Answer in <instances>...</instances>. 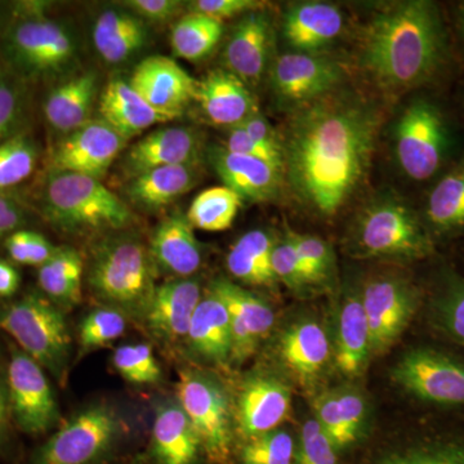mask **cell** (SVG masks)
Masks as SVG:
<instances>
[{
  "mask_svg": "<svg viewBox=\"0 0 464 464\" xmlns=\"http://www.w3.org/2000/svg\"><path fill=\"white\" fill-rule=\"evenodd\" d=\"M380 124L371 105L341 94L297 108L282 146L284 170L299 199L320 215H335L364 181Z\"/></svg>",
  "mask_w": 464,
  "mask_h": 464,
  "instance_id": "1",
  "label": "cell"
},
{
  "mask_svg": "<svg viewBox=\"0 0 464 464\" xmlns=\"http://www.w3.org/2000/svg\"><path fill=\"white\" fill-rule=\"evenodd\" d=\"M447 53V33L438 5L408 0L375 14L366 27L362 60L382 87L404 91L431 81Z\"/></svg>",
  "mask_w": 464,
  "mask_h": 464,
  "instance_id": "2",
  "label": "cell"
},
{
  "mask_svg": "<svg viewBox=\"0 0 464 464\" xmlns=\"http://www.w3.org/2000/svg\"><path fill=\"white\" fill-rule=\"evenodd\" d=\"M136 458L121 415L114 406L99 402L61 424L21 464H134Z\"/></svg>",
  "mask_w": 464,
  "mask_h": 464,
  "instance_id": "3",
  "label": "cell"
},
{
  "mask_svg": "<svg viewBox=\"0 0 464 464\" xmlns=\"http://www.w3.org/2000/svg\"><path fill=\"white\" fill-rule=\"evenodd\" d=\"M154 266L149 249L136 237H108L94 250L88 285L109 307L142 320L158 286Z\"/></svg>",
  "mask_w": 464,
  "mask_h": 464,
  "instance_id": "4",
  "label": "cell"
},
{
  "mask_svg": "<svg viewBox=\"0 0 464 464\" xmlns=\"http://www.w3.org/2000/svg\"><path fill=\"white\" fill-rule=\"evenodd\" d=\"M48 219L67 232L115 231L132 224V210L99 179L52 172L43 191Z\"/></svg>",
  "mask_w": 464,
  "mask_h": 464,
  "instance_id": "5",
  "label": "cell"
},
{
  "mask_svg": "<svg viewBox=\"0 0 464 464\" xmlns=\"http://www.w3.org/2000/svg\"><path fill=\"white\" fill-rule=\"evenodd\" d=\"M0 331L11 335L23 353L63 383L72 338L61 307L44 295L27 293L0 308Z\"/></svg>",
  "mask_w": 464,
  "mask_h": 464,
  "instance_id": "6",
  "label": "cell"
},
{
  "mask_svg": "<svg viewBox=\"0 0 464 464\" xmlns=\"http://www.w3.org/2000/svg\"><path fill=\"white\" fill-rule=\"evenodd\" d=\"M177 401L197 432L204 458L227 464L234 457V411L225 387L203 372L185 369L177 383Z\"/></svg>",
  "mask_w": 464,
  "mask_h": 464,
  "instance_id": "7",
  "label": "cell"
},
{
  "mask_svg": "<svg viewBox=\"0 0 464 464\" xmlns=\"http://www.w3.org/2000/svg\"><path fill=\"white\" fill-rule=\"evenodd\" d=\"M353 246L362 257L402 261L426 258L432 240L413 210L398 200H380L366 208L353 231Z\"/></svg>",
  "mask_w": 464,
  "mask_h": 464,
  "instance_id": "8",
  "label": "cell"
},
{
  "mask_svg": "<svg viewBox=\"0 0 464 464\" xmlns=\"http://www.w3.org/2000/svg\"><path fill=\"white\" fill-rule=\"evenodd\" d=\"M76 51L72 33L42 14L17 21L5 35L7 65L24 79L63 72L75 60Z\"/></svg>",
  "mask_w": 464,
  "mask_h": 464,
  "instance_id": "9",
  "label": "cell"
},
{
  "mask_svg": "<svg viewBox=\"0 0 464 464\" xmlns=\"http://www.w3.org/2000/svg\"><path fill=\"white\" fill-rule=\"evenodd\" d=\"M395 130L400 168L415 181L431 179L444 163L450 145L441 110L430 101H414L400 116Z\"/></svg>",
  "mask_w": 464,
  "mask_h": 464,
  "instance_id": "10",
  "label": "cell"
},
{
  "mask_svg": "<svg viewBox=\"0 0 464 464\" xmlns=\"http://www.w3.org/2000/svg\"><path fill=\"white\" fill-rule=\"evenodd\" d=\"M5 383L14 427L29 436L56 429L60 411L45 371L17 346L11 348Z\"/></svg>",
  "mask_w": 464,
  "mask_h": 464,
  "instance_id": "11",
  "label": "cell"
},
{
  "mask_svg": "<svg viewBox=\"0 0 464 464\" xmlns=\"http://www.w3.org/2000/svg\"><path fill=\"white\" fill-rule=\"evenodd\" d=\"M391 377L420 401L464 405V362L441 351L427 347L408 351L393 366Z\"/></svg>",
  "mask_w": 464,
  "mask_h": 464,
  "instance_id": "12",
  "label": "cell"
},
{
  "mask_svg": "<svg viewBox=\"0 0 464 464\" xmlns=\"http://www.w3.org/2000/svg\"><path fill=\"white\" fill-rule=\"evenodd\" d=\"M372 355L389 351L408 328L420 304L414 284L396 274L378 275L362 292Z\"/></svg>",
  "mask_w": 464,
  "mask_h": 464,
  "instance_id": "13",
  "label": "cell"
},
{
  "mask_svg": "<svg viewBox=\"0 0 464 464\" xmlns=\"http://www.w3.org/2000/svg\"><path fill=\"white\" fill-rule=\"evenodd\" d=\"M128 140L101 121H91L65 134L52 152L53 172L101 179L125 149Z\"/></svg>",
  "mask_w": 464,
  "mask_h": 464,
  "instance_id": "14",
  "label": "cell"
},
{
  "mask_svg": "<svg viewBox=\"0 0 464 464\" xmlns=\"http://www.w3.org/2000/svg\"><path fill=\"white\" fill-rule=\"evenodd\" d=\"M208 290L217 295L230 315L231 360L230 364L246 362L256 353L259 344L273 331L275 314L273 307L243 286L227 279H216Z\"/></svg>",
  "mask_w": 464,
  "mask_h": 464,
  "instance_id": "15",
  "label": "cell"
},
{
  "mask_svg": "<svg viewBox=\"0 0 464 464\" xmlns=\"http://www.w3.org/2000/svg\"><path fill=\"white\" fill-rule=\"evenodd\" d=\"M128 83L169 121L197 101L198 82L173 58L160 54L142 60L134 67Z\"/></svg>",
  "mask_w": 464,
  "mask_h": 464,
  "instance_id": "16",
  "label": "cell"
},
{
  "mask_svg": "<svg viewBox=\"0 0 464 464\" xmlns=\"http://www.w3.org/2000/svg\"><path fill=\"white\" fill-rule=\"evenodd\" d=\"M292 411V395L284 382L270 374H250L241 383L235 406V429L248 440L279 429Z\"/></svg>",
  "mask_w": 464,
  "mask_h": 464,
  "instance_id": "17",
  "label": "cell"
},
{
  "mask_svg": "<svg viewBox=\"0 0 464 464\" xmlns=\"http://www.w3.org/2000/svg\"><path fill=\"white\" fill-rule=\"evenodd\" d=\"M341 76L340 66L326 58L290 52L275 61L271 87L279 101L301 108L331 93Z\"/></svg>",
  "mask_w": 464,
  "mask_h": 464,
  "instance_id": "18",
  "label": "cell"
},
{
  "mask_svg": "<svg viewBox=\"0 0 464 464\" xmlns=\"http://www.w3.org/2000/svg\"><path fill=\"white\" fill-rule=\"evenodd\" d=\"M203 459L199 438L177 399L158 405L148 448L134 464H200Z\"/></svg>",
  "mask_w": 464,
  "mask_h": 464,
  "instance_id": "19",
  "label": "cell"
},
{
  "mask_svg": "<svg viewBox=\"0 0 464 464\" xmlns=\"http://www.w3.org/2000/svg\"><path fill=\"white\" fill-rule=\"evenodd\" d=\"M201 297L199 280L173 277L157 286L142 322L150 334L164 343L186 340Z\"/></svg>",
  "mask_w": 464,
  "mask_h": 464,
  "instance_id": "20",
  "label": "cell"
},
{
  "mask_svg": "<svg viewBox=\"0 0 464 464\" xmlns=\"http://www.w3.org/2000/svg\"><path fill=\"white\" fill-rule=\"evenodd\" d=\"M203 140L194 128L166 127L134 143L125 166L134 176L159 167L199 166Z\"/></svg>",
  "mask_w": 464,
  "mask_h": 464,
  "instance_id": "21",
  "label": "cell"
},
{
  "mask_svg": "<svg viewBox=\"0 0 464 464\" xmlns=\"http://www.w3.org/2000/svg\"><path fill=\"white\" fill-rule=\"evenodd\" d=\"M209 160L226 188L243 200L268 201L276 197L284 181V168L261 159L234 154L225 148H213Z\"/></svg>",
  "mask_w": 464,
  "mask_h": 464,
  "instance_id": "22",
  "label": "cell"
},
{
  "mask_svg": "<svg viewBox=\"0 0 464 464\" xmlns=\"http://www.w3.org/2000/svg\"><path fill=\"white\" fill-rule=\"evenodd\" d=\"M271 41L273 29L265 12L244 14L232 30L225 48L224 60L228 72L246 84L259 81L267 66Z\"/></svg>",
  "mask_w": 464,
  "mask_h": 464,
  "instance_id": "23",
  "label": "cell"
},
{
  "mask_svg": "<svg viewBox=\"0 0 464 464\" xmlns=\"http://www.w3.org/2000/svg\"><path fill=\"white\" fill-rule=\"evenodd\" d=\"M197 101L208 121L227 130L258 111L246 84L227 69L212 70L198 82Z\"/></svg>",
  "mask_w": 464,
  "mask_h": 464,
  "instance_id": "24",
  "label": "cell"
},
{
  "mask_svg": "<svg viewBox=\"0 0 464 464\" xmlns=\"http://www.w3.org/2000/svg\"><path fill=\"white\" fill-rule=\"evenodd\" d=\"M334 362L347 377H359L372 356L368 320L362 306V293L347 290L342 298L334 331Z\"/></svg>",
  "mask_w": 464,
  "mask_h": 464,
  "instance_id": "25",
  "label": "cell"
},
{
  "mask_svg": "<svg viewBox=\"0 0 464 464\" xmlns=\"http://www.w3.org/2000/svg\"><path fill=\"white\" fill-rule=\"evenodd\" d=\"M152 262L164 273L190 277L201 266V246L188 217L172 215L164 218L152 234L150 244Z\"/></svg>",
  "mask_w": 464,
  "mask_h": 464,
  "instance_id": "26",
  "label": "cell"
},
{
  "mask_svg": "<svg viewBox=\"0 0 464 464\" xmlns=\"http://www.w3.org/2000/svg\"><path fill=\"white\" fill-rule=\"evenodd\" d=\"M186 342L204 362L219 366L230 364V315L224 302L208 289L192 315Z\"/></svg>",
  "mask_w": 464,
  "mask_h": 464,
  "instance_id": "27",
  "label": "cell"
},
{
  "mask_svg": "<svg viewBox=\"0 0 464 464\" xmlns=\"http://www.w3.org/2000/svg\"><path fill=\"white\" fill-rule=\"evenodd\" d=\"M343 29V14L323 2L299 3L284 16L286 42L301 53H311L334 41Z\"/></svg>",
  "mask_w": 464,
  "mask_h": 464,
  "instance_id": "28",
  "label": "cell"
},
{
  "mask_svg": "<svg viewBox=\"0 0 464 464\" xmlns=\"http://www.w3.org/2000/svg\"><path fill=\"white\" fill-rule=\"evenodd\" d=\"M315 420L337 451L353 447L365 430L366 402L355 390L323 393L314 402Z\"/></svg>",
  "mask_w": 464,
  "mask_h": 464,
  "instance_id": "29",
  "label": "cell"
},
{
  "mask_svg": "<svg viewBox=\"0 0 464 464\" xmlns=\"http://www.w3.org/2000/svg\"><path fill=\"white\" fill-rule=\"evenodd\" d=\"M328 334L315 320H298L283 333L280 359L299 381L315 380L331 356Z\"/></svg>",
  "mask_w": 464,
  "mask_h": 464,
  "instance_id": "30",
  "label": "cell"
},
{
  "mask_svg": "<svg viewBox=\"0 0 464 464\" xmlns=\"http://www.w3.org/2000/svg\"><path fill=\"white\" fill-rule=\"evenodd\" d=\"M101 121L130 140L167 118L155 111L145 100L121 79H111L101 92L99 99Z\"/></svg>",
  "mask_w": 464,
  "mask_h": 464,
  "instance_id": "31",
  "label": "cell"
},
{
  "mask_svg": "<svg viewBox=\"0 0 464 464\" xmlns=\"http://www.w3.org/2000/svg\"><path fill=\"white\" fill-rule=\"evenodd\" d=\"M97 74L93 72L72 76L50 92L44 102V116L52 128L69 134L91 121L97 99Z\"/></svg>",
  "mask_w": 464,
  "mask_h": 464,
  "instance_id": "32",
  "label": "cell"
},
{
  "mask_svg": "<svg viewBox=\"0 0 464 464\" xmlns=\"http://www.w3.org/2000/svg\"><path fill=\"white\" fill-rule=\"evenodd\" d=\"M148 42L149 29L145 21L132 12L109 9L94 23V47L106 63H125L141 52Z\"/></svg>",
  "mask_w": 464,
  "mask_h": 464,
  "instance_id": "33",
  "label": "cell"
},
{
  "mask_svg": "<svg viewBox=\"0 0 464 464\" xmlns=\"http://www.w3.org/2000/svg\"><path fill=\"white\" fill-rule=\"evenodd\" d=\"M199 166L159 167L133 177L128 195L137 206L158 209L169 206L197 185Z\"/></svg>",
  "mask_w": 464,
  "mask_h": 464,
  "instance_id": "34",
  "label": "cell"
},
{
  "mask_svg": "<svg viewBox=\"0 0 464 464\" xmlns=\"http://www.w3.org/2000/svg\"><path fill=\"white\" fill-rule=\"evenodd\" d=\"M274 246L275 241L267 232H246L228 252V271L235 279L250 285H273L275 276L271 268V255Z\"/></svg>",
  "mask_w": 464,
  "mask_h": 464,
  "instance_id": "35",
  "label": "cell"
},
{
  "mask_svg": "<svg viewBox=\"0 0 464 464\" xmlns=\"http://www.w3.org/2000/svg\"><path fill=\"white\" fill-rule=\"evenodd\" d=\"M84 264L72 248H57L47 264L38 268L39 286L58 307H74L82 299Z\"/></svg>",
  "mask_w": 464,
  "mask_h": 464,
  "instance_id": "36",
  "label": "cell"
},
{
  "mask_svg": "<svg viewBox=\"0 0 464 464\" xmlns=\"http://www.w3.org/2000/svg\"><path fill=\"white\" fill-rule=\"evenodd\" d=\"M224 30L222 21L188 12L174 24L170 33L173 53L191 63L204 60L221 42Z\"/></svg>",
  "mask_w": 464,
  "mask_h": 464,
  "instance_id": "37",
  "label": "cell"
},
{
  "mask_svg": "<svg viewBox=\"0 0 464 464\" xmlns=\"http://www.w3.org/2000/svg\"><path fill=\"white\" fill-rule=\"evenodd\" d=\"M426 217L433 230L442 234L464 228V160L432 188Z\"/></svg>",
  "mask_w": 464,
  "mask_h": 464,
  "instance_id": "38",
  "label": "cell"
},
{
  "mask_svg": "<svg viewBox=\"0 0 464 464\" xmlns=\"http://www.w3.org/2000/svg\"><path fill=\"white\" fill-rule=\"evenodd\" d=\"M243 201L231 188L215 186L195 197L186 217L194 228L208 232L225 231L234 224Z\"/></svg>",
  "mask_w": 464,
  "mask_h": 464,
  "instance_id": "39",
  "label": "cell"
},
{
  "mask_svg": "<svg viewBox=\"0 0 464 464\" xmlns=\"http://www.w3.org/2000/svg\"><path fill=\"white\" fill-rule=\"evenodd\" d=\"M378 464H464V439L441 438L418 442L390 453Z\"/></svg>",
  "mask_w": 464,
  "mask_h": 464,
  "instance_id": "40",
  "label": "cell"
},
{
  "mask_svg": "<svg viewBox=\"0 0 464 464\" xmlns=\"http://www.w3.org/2000/svg\"><path fill=\"white\" fill-rule=\"evenodd\" d=\"M26 100L25 79L0 63V143L20 133Z\"/></svg>",
  "mask_w": 464,
  "mask_h": 464,
  "instance_id": "41",
  "label": "cell"
},
{
  "mask_svg": "<svg viewBox=\"0 0 464 464\" xmlns=\"http://www.w3.org/2000/svg\"><path fill=\"white\" fill-rule=\"evenodd\" d=\"M38 150L29 136L18 133L0 143V190L14 188L32 176Z\"/></svg>",
  "mask_w": 464,
  "mask_h": 464,
  "instance_id": "42",
  "label": "cell"
},
{
  "mask_svg": "<svg viewBox=\"0 0 464 464\" xmlns=\"http://www.w3.org/2000/svg\"><path fill=\"white\" fill-rule=\"evenodd\" d=\"M295 458V440L282 430L244 440L235 464H293Z\"/></svg>",
  "mask_w": 464,
  "mask_h": 464,
  "instance_id": "43",
  "label": "cell"
},
{
  "mask_svg": "<svg viewBox=\"0 0 464 464\" xmlns=\"http://www.w3.org/2000/svg\"><path fill=\"white\" fill-rule=\"evenodd\" d=\"M127 329V315L112 307H100L85 315L79 325V347L84 353L108 346Z\"/></svg>",
  "mask_w": 464,
  "mask_h": 464,
  "instance_id": "44",
  "label": "cell"
},
{
  "mask_svg": "<svg viewBox=\"0 0 464 464\" xmlns=\"http://www.w3.org/2000/svg\"><path fill=\"white\" fill-rule=\"evenodd\" d=\"M112 364L130 383L157 384L161 381L160 365L148 343H128L116 348Z\"/></svg>",
  "mask_w": 464,
  "mask_h": 464,
  "instance_id": "45",
  "label": "cell"
},
{
  "mask_svg": "<svg viewBox=\"0 0 464 464\" xmlns=\"http://www.w3.org/2000/svg\"><path fill=\"white\" fill-rule=\"evenodd\" d=\"M436 322L451 340L464 346V279L448 275L433 304Z\"/></svg>",
  "mask_w": 464,
  "mask_h": 464,
  "instance_id": "46",
  "label": "cell"
},
{
  "mask_svg": "<svg viewBox=\"0 0 464 464\" xmlns=\"http://www.w3.org/2000/svg\"><path fill=\"white\" fill-rule=\"evenodd\" d=\"M288 234L310 285H323L328 282L334 268V256L328 243L311 235H299L293 231H288Z\"/></svg>",
  "mask_w": 464,
  "mask_h": 464,
  "instance_id": "47",
  "label": "cell"
},
{
  "mask_svg": "<svg viewBox=\"0 0 464 464\" xmlns=\"http://www.w3.org/2000/svg\"><path fill=\"white\" fill-rule=\"evenodd\" d=\"M5 249L16 264L42 267L56 253V246L35 231L17 230L5 237Z\"/></svg>",
  "mask_w": 464,
  "mask_h": 464,
  "instance_id": "48",
  "label": "cell"
},
{
  "mask_svg": "<svg viewBox=\"0 0 464 464\" xmlns=\"http://www.w3.org/2000/svg\"><path fill=\"white\" fill-rule=\"evenodd\" d=\"M271 268H273L275 280H279L293 292L301 293L310 286L288 232L284 239L275 243L273 255H271Z\"/></svg>",
  "mask_w": 464,
  "mask_h": 464,
  "instance_id": "49",
  "label": "cell"
},
{
  "mask_svg": "<svg viewBox=\"0 0 464 464\" xmlns=\"http://www.w3.org/2000/svg\"><path fill=\"white\" fill-rule=\"evenodd\" d=\"M337 449L316 420H308L302 427L295 464H338Z\"/></svg>",
  "mask_w": 464,
  "mask_h": 464,
  "instance_id": "50",
  "label": "cell"
},
{
  "mask_svg": "<svg viewBox=\"0 0 464 464\" xmlns=\"http://www.w3.org/2000/svg\"><path fill=\"white\" fill-rule=\"evenodd\" d=\"M227 130V139H226L224 146L227 151L244 155V157L261 159L274 166L284 168V155L279 150L267 148V146L256 141L240 127L230 128Z\"/></svg>",
  "mask_w": 464,
  "mask_h": 464,
  "instance_id": "51",
  "label": "cell"
},
{
  "mask_svg": "<svg viewBox=\"0 0 464 464\" xmlns=\"http://www.w3.org/2000/svg\"><path fill=\"white\" fill-rule=\"evenodd\" d=\"M264 3L256 0H195L186 3L188 12L206 14L208 17L222 21L259 11Z\"/></svg>",
  "mask_w": 464,
  "mask_h": 464,
  "instance_id": "52",
  "label": "cell"
},
{
  "mask_svg": "<svg viewBox=\"0 0 464 464\" xmlns=\"http://www.w3.org/2000/svg\"><path fill=\"white\" fill-rule=\"evenodd\" d=\"M123 5L142 21L157 24L173 20L186 7V3L179 0H130Z\"/></svg>",
  "mask_w": 464,
  "mask_h": 464,
  "instance_id": "53",
  "label": "cell"
},
{
  "mask_svg": "<svg viewBox=\"0 0 464 464\" xmlns=\"http://www.w3.org/2000/svg\"><path fill=\"white\" fill-rule=\"evenodd\" d=\"M11 409H9L7 383L0 375V459L9 463L18 462V453L14 447V432H12Z\"/></svg>",
  "mask_w": 464,
  "mask_h": 464,
  "instance_id": "54",
  "label": "cell"
},
{
  "mask_svg": "<svg viewBox=\"0 0 464 464\" xmlns=\"http://www.w3.org/2000/svg\"><path fill=\"white\" fill-rule=\"evenodd\" d=\"M237 127H240L244 132L249 134L253 140L262 143V145L283 152L282 140L277 136L273 125L268 123L267 119L259 114L258 111L248 116L243 123L237 125Z\"/></svg>",
  "mask_w": 464,
  "mask_h": 464,
  "instance_id": "55",
  "label": "cell"
},
{
  "mask_svg": "<svg viewBox=\"0 0 464 464\" xmlns=\"http://www.w3.org/2000/svg\"><path fill=\"white\" fill-rule=\"evenodd\" d=\"M25 221L23 208L9 198L0 195V237H8L20 230Z\"/></svg>",
  "mask_w": 464,
  "mask_h": 464,
  "instance_id": "56",
  "label": "cell"
},
{
  "mask_svg": "<svg viewBox=\"0 0 464 464\" xmlns=\"http://www.w3.org/2000/svg\"><path fill=\"white\" fill-rule=\"evenodd\" d=\"M21 275L14 265L0 259V298H9L20 288Z\"/></svg>",
  "mask_w": 464,
  "mask_h": 464,
  "instance_id": "57",
  "label": "cell"
},
{
  "mask_svg": "<svg viewBox=\"0 0 464 464\" xmlns=\"http://www.w3.org/2000/svg\"><path fill=\"white\" fill-rule=\"evenodd\" d=\"M458 25L464 36V3L458 7Z\"/></svg>",
  "mask_w": 464,
  "mask_h": 464,
  "instance_id": "58",
  "label": "cell"
}]
</instances>
